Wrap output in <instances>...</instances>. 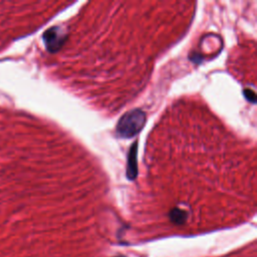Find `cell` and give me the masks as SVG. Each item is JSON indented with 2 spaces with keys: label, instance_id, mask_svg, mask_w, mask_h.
Returning a JSON list of instances; mask_svg holds the SVG:
<instances>
[{
  "label": "cell",
  "instance_id": "1",
  "mask_svg": "<svg viewBox=\"0 0 257 257\" xmlns=\"http://www.w3.org/2000/svg\"><path fill=\"white\" fill-rule=\"evenodd\" d=\"M146 115L142 110H132L121 117L116 132L120 138L129 139L139 134L145 126Z\"/></svg>",
  "mask_w": 257,
  "mask_h": 257
},
{
  "label": "cell",
  "instance_id": "2",
  "mask_svg": "<svg viewBox=\"0 0 257 257\" xmlns=\"http://www.w3.org/2000/svg\"><path fill=\"white\" fill-rule=\"evenodd\" d=\"M65 32L60 27L52 28L44 35L45 45L51 53H57L65 44Z\"/></svg>",
  "mask_w": 257,
  "mask_h": 257
},
{
  "label": "cell",
  "instance_id": "3",
  "mask_svg": "<svg viewBox=\"0 0 257 257\" xmlns=\"http://www.w3.org/2000/svg\"><path fill=\"white\" fill-rule=\"evenodd\" d=\"M137 151L138 142H135L131 147L128 155V166H127V178L129 180H135L138 175V165H137Z\"/></svg>",
  "mask_w": 257,
  "mask_h": 257
},
{
  "label": "cell",
  "instance_id": "4",
  "mask_svg": "<svg viewBox=\"0 0 257 257\" xmlns=\"http://www.w3.org/2000/svg\"><path fill=\"white\" fill-rule=\"evenodd\" d=\"M185 216H186V213L184 211H181L179 209L177 210H174L172 213H171V218L174 222L176 223H182L184 220H185Z\"/></svg>",
  "mask_w": 257,
  "mask_h": 257
},
{
  "label": "cell",
  "instance_id": "5",
  "mask_svg": "<svg viewBox=\"0 0 257 257\" xmlns=\"http://www.w3.org/2000/svg\"><path fill=\"white\" fill-rule=\"evenodd\" d=\"M244 95H245L246 99H247L249 102H251L252 104H255L256 98H255L254 92H252L251 90H245V91H244Z\"/></svg>",
  "mask_w": 257,
  "mask_h": 257
}]
</instances>
